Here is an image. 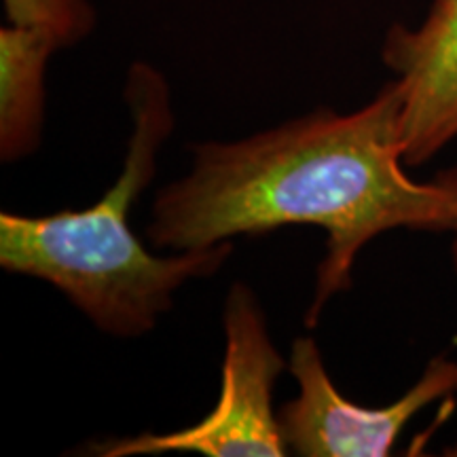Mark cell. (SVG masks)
<instances>
[{
	"instance_id": "cell-6",
	"label": "cell",
	"mask_w": 457,
	"mask_h": 457,
	"mask_svg": "<svg viewBox=\"0 0 457 457\" xmlns=\"http://www.w3.org/2000/svg\"><path fill=\"white\" fill-rule=\"evenodd\" d=\"M60 49L37 28H0V162L30 157L43 142L45 72Z\"/></svg>"
},
{
	"instance_id": "cell-5",
	"label": "cell",
	"mask_w": 457,
	"mask_h": 457,
	"mask_svg": "<svg viewBox=\"0 0 457 457\" xmlns=\"http://www.w3.org/2000/svg\"><path fill=\"white\" fill-rule=\"evenodd\" d=\"M381 60L403 94L404 163L420 168L457 138V0H432L417 28L392 26Z\"/></svg>"
},
{
	"instance_id": "cell-2",
	"label": "cell",
	"mask_w": 457,
	"mask_h": 457,
	"mask_svg": "<svg viewBox=\"0 0 457 457\" xmlns=\"http://www.w3.org/2000/svg\"><path fill=\"white\" fill-rule=\"evenodd\" d=\"M125 104L131 136L114 185L83 210L0 214V267L51 284L96 328L128 339L151 333L187 282L219 273L233 254V242L157 256L136 237L131 208L155 179L157 155L176 117L168 81L146 62L131 64Z\"/></svg>"
},
{
	"instance_id": "cell-1",
	"label": "cell",
	"mask_w": 457,
	"mask_h": 457,
	"mask_svg": "<svg viewBox=\"0 0 457 457\" xmlns=\"http://www.w3.org/2000/svg\"><path fill=\"white\" fill-rule=\"evenodd\" d=\"M191 170L153 202L148 242L182 253L284 227L322 228L327 254L307 328L352 288L358 254L381 233L457 228V168L428 182L404 171L396 81L353 112L318 108L244 140L191 145Z\"/></svg>"
},
{
	"instance_id": "cell-8",
	"label": "cell",
	"mask_w": 457,
	"mask_h": 457,
	"mask_svg": "<svg viewBox=\"0 0 457 457\" xmlns=\"http://www.w3.org/2000/svg\"><path fill=\"white\" fill-rule=\"evenodd\" d=\"M451 261H453V270L457 273V228L453 231V244H451Z\"/></svg>"
},
{
	"instance_id": "cell-4",
	"label": "cell",
	"mask_w": 457,
	"mask_h": 457,
	"mask_svg": "<svg viewBox=\"0 0 457 457\" xmlns=\"http://www.w3.org/2000/svg\"><path fill=\"white\" fill-rule=\"evenodd\" d=\"M288 370L299 394L278 411L288 455L299 457H386L409 421L432 403L457 394V360L436 356L417 384L387 407H360L337 390L318 341L296 337Z\"/></svg>"
},
{
	"instance_id": "cell-7",
	"label": "cell",
	"mask_w": 457,
	"mask_h": 457,
	"mask_svg": "<svg viewBox=\"0 0 457 457\" xmlns=\"http://www.w3.org/2000/svg\"><path fill=\"white\" fill-rule=\"evenodd\" d=\"M7 24L37 28L62 47L81 43L96 28L89 0H3Z\"/></svg>"
},
{
	"instance_id": "cell-3",
	"label": "cell",
	"mask_w": 457,
	"mask_h": 457,
	"mask_svg": "<svg viewBox=\"0 0 457 457\" xmlns=\"http://www.w3.org/2000/svg\"><path fill=\"white\" fill-rule=\"evenodd\" d=\"M225 358L220 394L214 409L197 424L176 432H142L136 436L91 443L83 453L96 457H134L199 453L205 457H284L273 390L288 360L273 345L267 318L254 290L233 282L222 310Z\"/></svg>"
}]
</instances>
